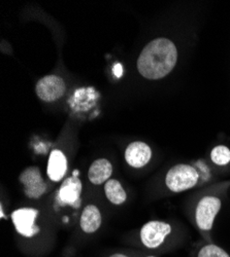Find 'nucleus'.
I'll use <instances>...</instances> for the list:
<instances>
[{
	"instance_id": "1a4fd4ad",
	"label": "nucleus",
	"mask_w": 230,
	"mask_h": 257,
	"mask_svg": "<svg viewBox=\"0 0 230 257\" xmlns=\"http://www.w3.org/2000/svg\"><path fill=\"white\" fill-rule=\"evenodd\" d=\"M152 158L150 146L140 141L130 143L125 151V160L132 168H142L147 165Z\"/></svg>"
},
{
	"instance_id": "9b49d317",
	"label": "nucleus",
	"mask_w": 230,
	"mask_h": 257,
	"mask_svg": "<svg viewBox=\"0 0 230 257\" xmlns=\"http://www.w3.org/2000/svg\"><path fill=\"white\" fill-rule=\"evenodd\" d=\"M113 173V166L106 159H99L92 163L88 171L89 180L95 184L99 185L110 180Z\"/></svg>"
},
{
	"instance_id": "f257e3e1",
	"label": "nucleus",
	"mask_w": 230,
	"mask_h": 257,
	"mask_svg": "<svg viewBox=\"0 0 230 257\" xmlns=\"http://www.w3.org/2000/svg\"><path fill=\"white\" fill-rule=\"evenodd\" d=\"M178 51L167 38H157L143 48L138 60V72L147 79H160L176 66Z\"/></svg>"
},
{
	"instance_id": "9d476101",
	"label": "nucleus",
	"mask_w": 230,
	"mask_h": 257,
	"mask_svg": "<svg viewBox=\"0 0 230 257\" xmlns=\"http://www.w3.org/2000/svg\"><path fill=\"white\" fill-rule=\"evenodd\" d=\"M67 171V160L64 154L55 149L50 155L47 173L49 178L54 181L58 182L63 178L66 174Z\"/></svg>"
},
{
	"instance_id": "423d86ee",
	"label": "nucleus",
	"mask_w": 230,
	"mask_h": 257,
	"mask_svg": "<svg viewBox=\"0 0 230 257\" xmlns=\"http://www.w3.org/2000/svg\"><path fill=\"white\" fill-rule=\"evenodd\" d=\"M78 171L75 170L73 175L64 180L61 184L57 196V203L60 206L69 205L78 209L81 206V194H82V182L78 178Z\"/></svg>"
},
{
	"instance_id": "a211bd4d",
	"label": "nucleus",
	"mask_w": 230,
	"mask_h": 257,
	"mask_svg": "<svg viewBox=\"0 0 230 257\" xmlns=\"http://www.w3.org/2000/svg\"><path fill=\"white\" fill-rule=\"evenodd\" d=\"M149 257H155V256H149Z\"/></svg>"
},
{
	"instance_id": "20e7f679",
	"label": "nucleus",
	"mask_w": 230,
	"mask_h": 257,
	"mask_svg": "<svg viewBox=\"0 0 230 257\" xmlns=\"http://www.w3.org/2000/svg\"><path fill=\"white\" fill-rule=\"evenodd\" d=\"M221 209V201L216 197L202 198L195 212V218L198 227L202 230H210L213 227L215 217Z\"/></svg>"
},
{
	"instance_id": "7ed1b4c3",
	"label": "nucleus",
	"mask_w": 230,
	"mask_h": 257,
	"mask_svg": "<svg viewBox=\"0 0 230 257\" xmlns=\"http://www.w3.org/2000/svg\"><path fill=\"white\" fill-rule=\"evenodd\" d=\"M38 211L34 208H21L13 212L12 220L17 231L25 238H32L39 232L35 224Z\"/></svg>"
},
{
	"instance_id": "f3484780",
	"label": "nucleus",
	"mask_w": 230,
	"mask_h": 257,
	"mask_svg": "<svg viewBox=\"0 0 230 257\" xmlns=\"http://www.w3.org/2000/svg\"><path fill=\"white\" fill-rule=\"evenodd\" d=\"M110 257H128V256L124 255V254H120V253H117V254H113V255H111Z\"/></svg>"
},
{
	"instance_id": "0eeeda50",
	"label": "nucleus",
	"mask_w": 230,
	"mask_h": 257,
	"mask_svg": "<svg viewBox=\"0 0 230 257\" xmlns=\"http://www.w3.org/2000/svg\"><path fill=\"white\" fill-rule=\"evenodd\" d=\"M20 182L24 185V192L29 199H39L47 191V184L37 167H28L20 175Z\"/></svg>"
},
{
	"instance_id": "ddd939ff",
	"label": "nucleus",
	"mask_w": 230,
	"mask_h": 257,
	"mask_svg": "<svg viewBox=\"0 0 230 257\" xmlns=\"http://www.w3.org/2000/svg\"><path fill=\"white\" fill-rule=\"evenodd\" d=\"M104 192H106L108 200L115 205H121L127 199V195L122 184L116 179H110L106 182Z\"/></svg>"
},
{
	"instance_id": "dca6fc26",
	"label": "nucleus",
	"mask_w": 230,
	"mask_h": 257,
	"mask_svg": "<svg viewBox=\"0 0 230 257\" xmlns=\"http://www.w3.org/2000/svg\"><path fill=\"white\" fill-rule=\"evenodd\" d=\"M114 73L117 77H120L123 74V67L121 64H117V65L114 67Z\"/></svg>"
},
{
	"instance_id": "2eb2a0df",
	"label": "nucleus",
	"mask_w": 230,
	"mask_h": 257,
	"mask_svg": "<svg viewBox=\"0 0 230 257\" xmlns=\"http://www.w3.org/2000/svg\"><path fill=\"white\" fill-rule=\"evenodd\" d=\"M197 257H230L222 248L210 244L202 247L198 252Z\"/></svg>"
},
{
	"instance_id": "4468645a",
	"label": "nucleus",
	"mask_w": 230,
	"mask_h": 257,
	"mask_svg": "<svg viewBox=\"0 0 230 257\" xmlns=\"http://www.w3.org/2000/svg\"><path fill=\"white\" fill-rule=\"evenodd\" d=\"M212 161L219 166H225L230 162V151L224 145L216 146L211 153Z\"/></svg>"
},
{
	"instance_id": "6e6552de",
	"label": "nucleus",
	"mask_w": 230,
	"mask_h": 257,
	"mask_svg": "<svg viewBox=\"0 0 230 257\" xmlns=\"http://www.w3.org/2000/svg\"><path fill=\"white\" fill-rule=\"evenodd\" d=\"M65 83L57 75H47L38 80L36 84V95L46 102H53L63 96Z\"/></svg>"
},
{
	"instance_id": "39448f33",
	"label": "nucleus",
	"mask_w": 230,
	"mask_h": 257,
	"mask_svg": "<svg viewBox=\"0 0 230 257\" xmlns=\"http://www.w3.org/2000/svg\"><path fill=\"white\" fill-rule=\"evenodd\" d=\"M172 231V227L162 221H150L140 229V240L142 244L150 249L158 248Z\"/></svg>"
},
{
	"instance_id": "f8f14e48",
	"label": "nucleus",
	"mask_w": 230,
	"mask_h": 257,
	"mask_svg": "<svg viewBox=\"0 0 230 257\" xmlns=\"http://www.w3.org/2000/svg\"><path fill=\"white\" fill-rule=\"evenodd\" d=\"M81 228L86 233L95 232L101 225V214L94 205H89L83 210L80 220Z\"/></svg>"
},
{
	"instance_id": "f03ea898",
	"label": "nucleus",
	"mask_w": 230,
	"mask_h": 257,
	"mask_svg": "<svg viewBox=\"0 0 230 257\" xmlns=\"http://www.w3.org/2000/svg\"><path fill=\"white\" fill-rule=\"evenodd\" d=\"M198 181L196 170L188 165H177L170 169L165 177V184L172 191L181 192L192 188Z\"/></svg>"
}]
</instances>
